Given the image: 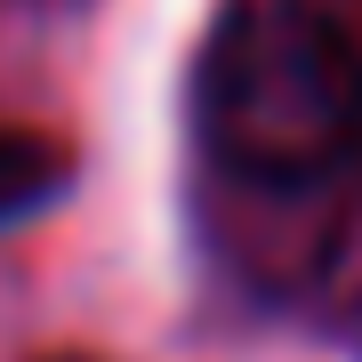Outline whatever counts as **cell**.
<instances>
[{
	"label": "cell",
	"mask_w": 362,
	"mask_h": 362,
	"mask_svg": "<svg viewBox=\"0 0 362 362\" xmlns=\"http://www.w3.org/2000/svg\"><path fill=\"white\" fill-rule=\"evenodd\" d=\"M194 121L242 185L306 194L362 145V57L306 0H242L202 49Z\"/></svg>",
	"instance_id": "1"
},
{
	"label": "cell",
	"mask_w": 362,
	"mask_h": 362,
	"mask_svg": "<svg viewBox=\"0 0 362 362\" xmlns=\"http://www.w3.org/2000/svg\"><path fill=\"white\" fill-rule=\"evenodd\" d=\"M57 194H65V145L0 121V226L33 218V209L57 202Z\"/></svg>",
	"instance_id": "2"
}]
</instances>
